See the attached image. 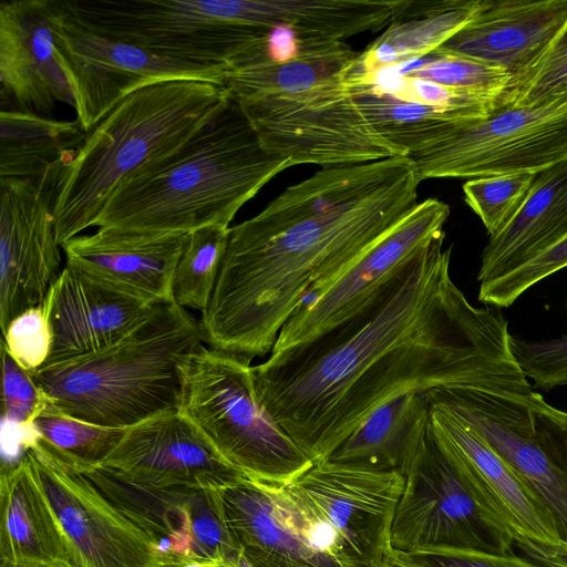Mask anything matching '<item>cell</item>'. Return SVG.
Returning a JSON list of instances; mask_svg holds the SVG:
<instances>
[{
    "label": "cell",
    "instance_id": "8992f818",
    "mask_svg": "<svg viewBox=\"0 0 567 567\" xmlns=\"http://www.w3.org/2000/svg\"><path fill=\"white\" fill-rule=\"evenodd\" d=\"M403 484L398 471L326 460L279 486L309 563L379 567L392 549L391 527Z\"/></svg>",
    "mask_w": 567,
    "mask_h": 567
},
{
    "label": "cell",
    "instance_id": "f1b7e54d",
    "mask_svg": "<svg viewBox=\"0 0 567 567\" xmlns=\"http://www.w3.org/2000/svg\"><path fill=\"white\" fill-rule=\"evenodd\" d=\"M358 54L343 41L307 39L302 50L290 60L262 61L227 69L225 87L234 97L300 92L346 79Z\"/></svg>",
    "mask_w": 567,
    "mask_h": 567
},
{
    "label": "cell",
    "instance_id": "5b68a950",
    "mask_svg": "<svg viewBox=\"0 0 567 567\" xmlns=\"http://www.w3.org/2000/svg\"><path fill=\"white\" fill-rule=\"evenodd\" d=\"M225 86L172 81L130 94L87 134L55 198L61 246L94 223L117 186L143 166L173 154L228 105Z\"/></svg>",
    "mask_w": 567,
    "mask_h": 567
},
{
    "label": "cell",
    "instance_id": "2e32d148",
    "mask_svg": "<svg viewBox=\"0 0 567 567\" xmlns=\"http://www.w3.org/2000/svg\"><path fill=\"white\" fill-rule=\"evenodd\" d=\"M449 215V205L437 198L417 203L360 260L326 289L300 302L280 329L271 352L307 342L360 311L405 265L445 237Z\"/></svg>",
    "mask_w": 567,
    "mask_h": 567
},
{
    "label": "cell",
    "instance_id": "44dd1931",
    "mask_svg": "<svg viewBox=\"0 0 567 567\" xmlns=\"http://www.w3.org/2000/svg\"><path fill=\"white\" fill-rule=\"evenodd\" d=\"M566 20L567 0H481L471 21L433 53L499 66L514 80L539 59Z\"/></svg>",
    "mask_w": 567,
    "mask_h": 567
},
{
    "label": "cell",
    "instance_id": "52a82bcc",
    "mask_svg": "<svg viewBox=\"0 0 567 567\" xmlns=\"http://www.w3.org/2000/svg\"><path fill=\"white\" fill-rule=\"evenodd\" d=\"M250 362L203 346L181 367L179 411L246 477L286 483L313 461L258 404Z\"/></svg>",
    "mask_w": 567,
    "mask_h": 567
},
{
    "label": "cell",
    "instance_id": "d4e9b609",
    "mask_svg": "<svg viewBox=\"0 0 567 567\" xmlns=\"http://www.w3.org/2000/svg\"><path fill=\"white\" fill-rule=\"evenodd\" d=\"M567 235V162L536 175L519 210L481 256L478 281L502 276Z\"/></svg>",
    "mask_w": 567,
    "mask_h": 567
},
{
    "label": "cell",
    "instance_id": "ab89813d",
    "mask_svg": "<svg viewBox=\"0 0 567 567\" xmlns=\"http://www.w3.org/2000/svg\"><path fill=\"white\" fill-rule=\"evenodd\" d=\"M388 71L392 73L395 80L379 85L408 102L433 106L480 109L492 112L499 106V99L431 81L405 78L395 73L392 69H388Z\"/></svg>",
    "mask_w": 567,
    "mask_h": 567
},
{
    "label": "cell",
    "instance_id": "9a60e30c",
    "mask_svg": "<svg viewBox=\"0 0 567 567\" xmlns=\"http://www.w3.org/2000/svg\"><path fill=\"white\" fill-rule=\"evenodd\" d=\"M80 567H159L150 537L42 437L22 443Z\"/></svg>",
    "mask_w": 567,
    "mask_h": 567
},
{
    "label": "cell",
    "instance_id": "60d3db41",
    "mask_svg": "<svg viewBox=\"0 0 567 567\" xmlns=\"http://www.w3.org/2000/svg\"><path fill=\"white\" fill-rule=\"evenodd\" d=\"M401 555L415 567H543L513 553L499 555L475 550L433 549Z\"/></svg>",
    "mask_w": 567,
    "mask_h": 567
},
{
    "label": "cell",
    "instance_id": "d590c367",
    "mask_svg": "<svg viewBox=\"0 0 567 567\" xmlns=\"http://www.w3.org/2000/svg\"><path fill=\"white\" fill-rule=\"evenodd\" d=\"M567 267V235L517 268L480 282L478 300L507 308L538 281Z\"/></svg>",
    "mask_w": 567,
    "mask_h": 567
},
{
    "label": "cell",
    "instance_id": "b9f144b4",
    "mask_svg": "<svg viewBox=\"0 0 567 567\" xmlns=\"http://www.w3.org/2000/svg\"><path fill=\"white\" fill-rule=\"evenodd\" d=\"M243 554L251 567H321L289 556L259 549H246L243 550Z\"/></svg>",
    "mask_w": 567,
    "mask_h": 567
},
{
    "label": "cell",
    "instance_id": "30bf717a",
    "mask_svg": "<svg viewBox=\"0 0 567 567\" xmlns=\"http://www.w3.org/2000/svg\"><path fill=\"white\" fill-rule=\"evenodd\" d=\"M85 28L165 58L230 68L269 33L248 25L243 0H71Z\"/></svg>",
    "mask_w": 567,
    "mask_h": 567
},
{
    "label": "cell",
    "instance_id": "4dcf8cb0",
    "mask_svg": "<svg viewBox=\"0 0 567 567\" xmlns=\"http://www.w3.org/2000/svg\"><path fill=\"white\" fill-rule=\"evenodd\" d=\"M230 227L205 226L188 234L172 285L173 302L204 312L210 303Z\"/></svg>",
    "mask_w": 567,
    "mask_h": 567
},
{
    "label": "cell",
    "instance_id": "9c48e42d",
    "mask_svg": "<svg viewBox=\"0 0 567 567\" xmlns=\"http://www.w3.org/2000/svg\"><path fill=\"white\" fill-rule=\"evenodd\" d=\"M401 474L404 484L391 527L392 550L513 553V536L485 506L455 446L431 417Z\"/></svg>",
    "mask_w": 567,
    "mask_h": 567
},
{
    "label": "cell",
    "instance_id": "ba28073f",
    "mask_svg": "<svg viewBox=\"0 0 567 567\" xmlns=\"http://www.w3.org/2000/svg\"><path fill=\"white\" fill-rule=\"evenodd\" d=\"M474 430L511 467L567 547V412L534 391L480 386L423 392Z\"/></svg>",
    "mask_w": 567,
    "mask_h": 567
},
{
    "label": "cell",
    "instance_id": "f6af8a7d",
    "mask_svg": "<svg viewBox=\"0 0 567 567\" xmlns=\"http://www.w3.org/2000/svg\"><path fill=\"white\" fill-rule=\"evenodd\" d=\"M42 567H59V566H42Z\"/></svg>",
    "mask_w": 567,
    "mask_h": 567
},
{
    "label": "cell",
    "instance_id": "7402d4cb",
    "mask_svg": "<svg viewBox=\"0 0 567 567\" xmlns=\"http://www.w3.org/2000/svg\"><path fill=\"white\" fill-rule=\"evenodd\" d=\"M187 238L186 233L99 228L71 238L61 248L65 265L162 305L173 302V277Z\"/></svg>",
    "mask_w": 567,
    "mask_h": 567
},
{
    "label": "cell",
    "instance_id": "cb8c5ba5",
    "mask_svg": "<svg viewBox=\"0 0 567 567\" xmlns=\"http://www.w3.org/2000/svg\"><path fill=\"white\" fill-rule=\"evenodd\" d=\"M481 0H403L386 30L358 54L344 82L367 83L379 72L430 55L476 13Z\"/></svg>",
    "mask_w": 567,
    "mask_h": 567
},
{
    "label": "cell",
    "instance_id": "83f0119b",
    "mask_svg": "<svg viewBox=\"0 0 567 567\" xmlns=\"http://www.w3.org/2000/svg\"><path fill=\"white\" fill-rule=\"evenodd\" d=\"M279 484L245 477L225 488L221 497L228 529L241 550L259 549L309 563Z\"/></svg>",
    "mask_w": 567,
    "mask_h": 567
},
{
    "label": "cell",
    "instance_id": "ee69618b",
    "mask_svg": "<svg viewBox=\"0 0 567 567\" xmlns=\"http://www.w3.org/2000/svg\"><path fill=\"white\" fill-rule=\"evenodd\" d=\"M238 556H236L231 559H228L226 561H223V563L213 564V567H237L236 560H237Z\"/></svg>",
    "mask_w": 567,
    "mask_h": 567
},
{
    "label": "cell",
    "instance_id": "277c9868",
    "mask_svg": "<svg viewBox=\"0 0 567 567\" xmlns=\"http://www.w3.org/2000/svg\"><path fill=\"white\" fill-rule=\"evenodd\" d=\"M203 346L199 320L174 302L162 303L116 343L30 373L48 409L94 425L128 429L179 410L181 367Z\"/></svg>",
    "mask_w": 567,
    "mask_h": 567
},
{
    "label": "cell",
    "instance_id": "d6a6232c",
    "mask_svg": "<svg viewBox=\"0 0 567 567\" xmlns=\"http://www.w3.org/2000/svg\"><path fill=\"white\" fill-rule=\"evenodd\" d=\"M32 430L65 457L82 464H100L117 445L126 429H113L45 409Z\"/></svg>",
    "mask_w": 567,
    "mask_h": 567
},
{
    "label": "cell",
    "instance_id": "8fae6325",
    "mask_svg": "<svg viewBox=\"0 0 567 567\" xmlns=\"http://www.w3.org/2000/svg\"><path fill=\"white\" fill-rule=\"evenodd\" d=\"M231 97L261 147L291 166L330 167L406 156L373 127L344 79L295 93Z\"/></svg>",
    "mask_w": 567,
    "mask_h": 567
},
{
    "label": "cell",
    "instance_id": "f546056e",
    "mask_svg": "<svg viewBox=\"0 0 567 567\" xmlns=\"http://www.w3.org/2000/svg\"><path fill=\"white\" fill-rule=\"evenodd\" d=\"M350 89L379 134L401 148L406 156L429 146L454 124L483 120L494 112L408 102L377 83L355 84Z\"/></svg>",
    "mask_w": 567,
    "mask_h": 567
},
{
    "label": "cell",
    "instance_id": "e0dca14e",
    "mask_svg": "<svg viewBox=\"0 0 567 567\" xmlns=\"http://www.w3.org/2000/svg\"><path fill=\"white\" fill-rule=\"evenodd\" d=\"M65 172V171H64ZM64 172L0 178V327L41 305L59 277L53 208Z\"/></svg>",
    "mask_w": 567,
    "mask_h": 567
},
{
    "label": "cell",
    "instance_id": "7a4b0ae2",
    "mask_svg": "<svg viewBox=\"0 0 567 567\" xmlns=\"http://www.w3.org/2000/svg\"><path fill=\"white\" fill-rule=\"evenodd\" d=\"M420 182L408 156L323 167L230 227L199 319L207 348L250 361L271 352L300 302L326 289L414 208Z\"/></svg>",
    "mask_w": 567,
    "mask_h": 567
},
{
    "label": "cell",
    "instance_id": "ffe728a7",
    "mask_svg": "<svg viewBox=\"0 0 567 567\" xmlns=\"http://www.w3.org/2000/svg\"><path fill=\"white\" fill-rule=\"evenodd\" d=\"M53 6L54 0L0 4L1 111L43 115L58 103L74 106L56 55L51 24Z\"/></svg>",
    "mask_w": 567,
    "mask_h": 567
},
{
    "label": "cell",
    "instance_id": "f35d334b",
    "mask_svg": "<svg viewBox=\"0 0 567 567\" xmlns=\"http://www.w3.org/2000/svg\"><path fill=\"white\" fill-rule=\"evenodd\" d=\"M1 349L3 416L19 427L32 429L35 419L48 408L47 398L31 373L17 363L3 346Z\"/></svg>",
    "mask_w": 567,
    "mask_h": 567
},
{
    "label": "cell",
    "instance_id": "d6986e66",
    "mask_svg": "<svg viewBox=\"0 0 567 567\" xmlns=\"http://www.w3.org/2000/svg\"><path fill=\"white\" fill-rule=\"evenodd\" d=\"M42 306L51 332L44 368L116 343L142 323L156 305L65 265Z\"/></svg>",
    "mask_w": 567,
    "mask_h": 567
},
{
    "label": "cell",
    "instance_id": "e575fe53",
    "mask_svg": "<svg viewBox=\"0 0 567 567\" xmlns=\"http://www.w3.org/2000/svg\"><path fill=\"white\" fill-rule=\"evenodd\" d=\"M537 174L481 177L463 185L464 199L481 218L488 237L499 234L525 202Z\"/></svg>",
    "mask_w": 567,
    "mask_h": 567
},
{
    "label": "cell",
    "instance_id": "836d02e7",
    "mask_svg": "<svg viewBox=\"0 0 567 567\" xmlns=\"http://www.w3.org/2000/svg\"><path fill=\"white\" fill-rule=\"evenodd\" d=\"M567 94V20L539 59L513 80L499 105L533 107Z\"/></svg>",
    "mask_w": 567,
    "mask_h": 567
},
{
    "label": "cell",
    "instance_id": "7c38bea8",
    "mask_svg": "<svg viewBox=\"0 0 567 567\" xmlns=\"http://www.w3.org/2000/svg\"><path fill=\"white\" fill-rule=\"evenodd\" d=\"M409 157L421 181L539 174L567 162V94L533 107L499 105Z\"/></svg>",
    "mask_w": 567,
    "mask_h": 567
},
{
    "label": "cell",
    "instance_id": "603a6c76",
    "mask_svg": "<svg viewBox=\"0 0 567 567\" xmlns=\"http://www.w3.org/2000/svg\"><path fill=\"white\" fill-rule=\"evenodd\" d=\"M80 567L25 451L0 476V567Z\"/></svg>",
    "mask_w": 567,
    "mask_h": 567
},
{
    "label": "cell",
    "instance_id": "ac0fdd59",
    "mask_svg": "<svg viewBox=\"0 0 567 567\" xmlns=\"http://www.w3.org/2000/svg\"><path fill=\"white\" fill-rule=\"evenodd\" d=\"M99 465L130 482L159 488L225 489L246 477L179 410L126 429Z\"/></svg>",
    "mask_w": 567,
    "mask_h": 567
},
{
    "label": "cell",
    "instance_id": "7bdbcfd3",
    "mask_svg": "<svg viewBox=\"0 0 567 567\" xmlns=\"http://www.w3.org/2000/svg\"><path fill=\"white\" fill-rule=\"evenodd\" d=\"M379 567H415L412 563L405 559L401 554L390 550Z\"/></svg>",
    "mask_w": 567,
    "mask_h": 567
},
{
    "label": "cell",
    "instance_id": "8d00e7d4",
    "mask_svg": "<svg viewBox=\"0 0 567 567\" xmlns=\"http://www.w3.org/2000/svg\"><path fill=\"white\" fill-rule=\"evenodd\" d=\"M511 351L533 389L544 391L567 384V334L550 340L511 336Z\"/></svg>",
    "mask_w": 567,
    "mask_h": 567
},
{
    "label": "cell",
    "instance_id": "4316f807",
    "mask_svg": "<svg viewBox=\"0 0 567 567\" xmlns=\"http://www.w3.org/2000/svg\"><path fill=\"white\" fill-rule=\"evenodd\" d=\"M86 137L76 120L0 112V178L39 179L64 172Z\"/></svg>",
    "mask_w": 567,
    "mask_h": 567
},
{
    "label": "cell",
    "instance_id": "3957f363",
    "mask_svg": "<svg viewBox=\"0 0 567 567\" xmlns=\"http://www.w3.org/2000/svg\"><path fill=\"white\" fill-rule=\"evenodd\" d=\"M291 164L266 152L230 96L225 110L184 146L125 178L97 228L186 233L230 227L237 212Z\"/></svg>",
    "mask_w": 567,
    "mask_h": 567
},
{
    "label": "cell",
    "instance_id": "74e56055",
    "mask_svg": "<svg viewBox=\"0 0 567 567\" xmlns=\"http://www.w3.org/2000/svg\"><path fill=\"white\" fill-rule=\"evenodd\" d=\"M1 346L31 373L44 365L50 354L51 332L42 303L23 311L9 323Z\"/></svg>",
    "mask_w": 567,
    "mask_h": 567
},
{
    "label": "cell",
    "instance_id": "1f68e13d",
    "mask_svg": "<svg viewBox=\"0 0 567 567\" xmlns=\"http://www.w3.org/2000/svg\"><path fill=\"white\" fill-rule=\"evenodd\" d=\"M421 61L414 66L406 63L391 69L405 78L431 81L499 100L513 81V75L505 69L462 56L431 53Z\"/></svg>",
    "mask_w": 567,
    "mask_h": 567
},
{
    "label": "cell",
    "instance_id": "4fadbf2b",
    "mask_svg": "<svg viewBox=\"0 0 567 567\" xmlns=\"http://www.w3.org/2000/svg\"><path fill=\"white\" fill-rule=\"evenodd\" d=\"M52 32L69 81L76 121L87 134L130 94L172 81L225 86L227 68L178 61L99 34L69 17L54 0Z\"/></svg>",
    "mask_w": 567,
    "mask_h": 567
},
{
    "label": "cell",
    "instance_id": "5bb4252c",
    "mask_svg": "<svg viewBox=\"0 0 567 567\" xmlns=\"http://www.w3.org/2000/svg\"><path fill=\"white\" fill-rule=\"evenodd\" d=\"M65 458L150 537L159 567L187 561L217 564L241 553L226 523L224 489L144 486L99 464Z\"/></svg>",
    "mask_w": 567,
    "mask_h": 567
},
{
    "label": "cell",
    "instance_id": "6da1fadb",
    "mask_svg": "<svg viewBox=\"0 0 567 567\" xmlns=\"http://www.w3.org/2000/svg\"><path fill=\"white\" fill-rule=\"evenodd\" d=\"M444 237L360 311L252 365L256 400L315 461L380 405L445 386L507 388L518 373L501 308L475 307L450 272Z\"/></svg>",
    "mask_w": 567,
    "mask_h": 567
},
{
    "label": "cell",
    "instance_id": "484cf974",
    "mask_svg": "<svg viewBox=\"0 0 567 567\" xmlns=\"http://www.w3.org/2000/svg\"><path fill=\"white\" fill-rule=\"evenodd\" d=\"M429 422L430 405L423 392L396 395L377 408L328 460L401 473Z\"/></svg>",
    "mask_w": 567,
    "mask_h": 567
}]
</instances>
